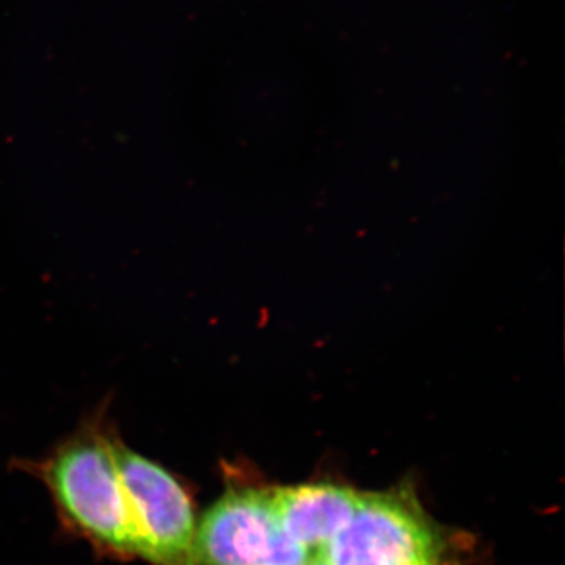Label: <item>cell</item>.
Instances as JSON below:
<instances>
[{"label":"cell","mask_w":565,"mask_h":565,"mask_svg":"<svg viewBox=\"0 0 565 565\" xmlns=\"http://www.w3.org/2000/svg\"><path fill=\"white\" fill-rule=\"evenodd\" d=\"M87 426L39 465L40 478L71 525L92 542L125 556L145 559L114 455V437Z\"/></svg>","instance_id":"1"},{"label":"cell","mask_w":565,"mask_h":565,"mask_svg":"<svg viewBox=\"0 0 565 565\" xmlns=\"http://www.w3.org/2000/svg\"><path fill=\"white\" fill-rule=\"evenodd\" d=\"M319 552L327 565H441L445 544L411 493L360 492L355 514Z\"/></svg>","instance_id":"2"},{"label":"cell","mask_w":565,"mask_h":565,"mask_svg":"<svg viewBox=\"0 0 565 565\" xmlns=\"http://www.w3.org/2000/svg\"><path fill=\"white\" fill-rule=\"evenodd\" d=\"M308 553L286 535L273 489L233 487L196 526L195 565H307Z\"/></svg>","instance_id":"3"},{"label":"cell","mask_w":565,"mask_h":565,"mask_svg":"<svg viewBox=\"0 0 565 565\" xmlns=\"http://www.w3.org/2000/svg\"><path fill=\"white\" fill-rule=\"evenodd\" d=\"M134 522L154 565H195L196 522L188 490L170 471L114 438Z\"/></svg>","instance_id":"4"},{"label":"cell","mask_w":565,"mask_h":565,"mask_svg":"<svg viewBox=\"0 0 565 565\" xmlns=\"http://www.w3.org/2000/svg\"><path fill=\"white\" fill-rule=\"evenodd\" d=\"M275 514L286 535L303 550L329 544L355 514L360 492L330 482L273 489Z\"/></svg>","instance_id":"5"},{"label":"cell","mask_w":565,"mask_h":565,"mask_svg":"<svg viewBox=\"0 0 565 565\" xmlns=\"http://www.w3.org/2000/svg\"><path fill=\"white\" fill-rule=\"evenodd\" d=\"M307 565H327L326 561H323V557L321 556V552H319V548H316L310 553Z\"/></svg>","instance_id":"6"}]
</instances>
